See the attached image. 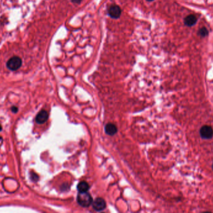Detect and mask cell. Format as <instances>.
Returning a JSON list of instances; mask_svg holds the SVG:
<instances>
[{
    "label": "cell",
    "mask_w": 213,
    "mask_h": 213,
    "mask_svg": "<svg viewBox=\"0 0 213 213\" xmlns=\"http://www.w3.org/2000/svg\"><path fill=\"white\" fill-rule=\"evenodd\" d=\"M77 201L79 205L87 207L92 204V198L87 192L79 193L77 197Z\"/></svg>",
    "instance_id": "obj_1"
},
{
    "label": "cell",
    "mask_w": 213,
    "mask_h": 213,
    "mask_svg": "<svg viewBox=\"0 0 213 213\" xmlns=\"http://www.w3.org/2000/svg\"><path fill=\"white\" fill-rule=\"evenodd\" d=\"M22 65V60L18 56H14L10 58L6 64L7 68L11 71L18 69Z\"/></svg>",
    "instance_id": "obj_2"
},
{
    "label": "cell",
    "mask_w": 213,
    "mask_h": 213,
    "mask_svg": "<svg viewBox=\"0 0 213 213\" xmlns=\"http://www.w3.org/2000/svg\"><path fill=\"white\" fill-rule=\"evenodd\" d=\"M200 135L203 139H211L213 136V129L209 126H204L200 129Z\"/></svg>",
    "instance_id": "obj_3"
},
{
    "label": "cell",
    "mask_w": 213,
    "mask_h": 213,
    "mask_svg": "<svg viewBox=\"0 0 213 213\" xmlns=\"http://www.w3.org/2000/svg\"><path fill=\"white\" fill-rule=\"evenodd\" d=\"M121 9L120 8L116 5H113L111 6L108 10L109 15L114 19L119 18L121 15Z\"/></svg>",
    "instance_id": "obj_4"
},
{
    "label": "cell",
    "mask_w": 213,
    "mask_h": 213,
    "mask_svg": "<svg viewBox=\"0 0 213 213\" xmlns=\"http://www.w3.org/2000/svg\"><path fill=\"white\" fill-rule=\"evenodd\" d=\"M93 208L97 211H101L106 207V203L103 198H98L92 203Z\"/></svg>",
    "instance_id": "obj_5"
},
{
    "label": "cell",
    "mask_w": 213,
    "mask_h": 213,
    "mask_svg": "<svg viewBox=\"0 0 213 213\" xmlns=\"http://www.w3.org/2000/svg\"><path fill=\"white\" fill-rule=\"evenodd\" d=\"M198 21L197 17L194 15H190L186 16L184 19V23L186 26L188 27H192L195 26Z\"/></svg>",
    "instance_id": "obj_6"
},
{
    "label": "cell",
    "mask_w": 213,
    "mask_h": 213,
    "mask_svg": "<svg viewBox=\"0 0 213 213\" xmlns=\"http://www.w3.org/2000/svg\"><path fill=\"white\" fill-rule=\"evenodd\" d=\"M49 114L45 110H41L39 112L38 115L36 117V121L39 124H42L46 122L48 119Z\"/></svg>",
    "instance_id": "obj_7"
},
{
    "label": "cell",
    "mask_w": 213,
    "mask_h": 213,
    "mask_svg": "<svg viewBox=\"0 0 213 213\" xmlns=\"http://www.w3.org/2000/svg\"><path fill=\"white\" fill-rule=\"evenodd\" d=\"M105 132L107 135L110 136H113L116 134V132H117V128L116 126L112 123H109L105 126Z\"/></svg>",
    "instance_id": "obj_8"
},
{
    "label": "cell",
    "mask_w": 213,
    "mask_h": 213,
    "mask_svg": "<svg viewBox=\"0 0 213 213\" xmlns=\"http://www.w3.org/2000/svg\"><path fill=\"white\" fill-rule=\"evenodd\" d=\"M89 184L86 182V181H82V182H80L77 186V190L79 193H84V192H87L88 190H89Z\"/></svg>",
    "instance_id": "obj_9"
},
{
    "label": "cell",
    "mask_w": 213,
    "mask_h": 213,
    "mask_svg": "<svg viewBox=\"0 0 213 213\" xmlns=\"http://www.w3.org/2000/svg\"><path fill=\"white\" fill-rule=\"evenodd\" d=\"M208 35H209V31H208V30L206 27H202L198 31V35L202 38L206 37L208 36Z\"/></svg>",
    "instance_id": "obj_10"
},
{
    "label": "cell",
    "mask_w": 213,
    "mask_h": 213,
    "mask_svg": "<svg viewBox=\"0 0 213 213\" xmlns=\"http://www.w3.org/2000/svg\"><path fill=\"white\" fill-rule=\"evenodd\" d=\"M31 179L34 181H36L38 179V175H36V174H33V176H31Z\"/></svg>",
    "instance_id": "obj_11"
},
{
    "label": "cell",
    "mask_w": 213,
    "mask_h": 213,
    "mask_svg": "<svg viewBox=\"0 0 213 213\" xmlns=\"http://www.w3.org/2000/svg\"><path fill=\"white\" fill-rule=\"evenodd\" d=\"M70 1H71L73 3H75V4H80V3H81L82 0H70Z\"/></svg>",
    "instance_id": "obj_12"
},
{
    "label": "cell",
    "mask_w": 213,
    "mask_h": 213,
    "mask_svg": "<svg viewBox=\"0 0 213 213\" xmlns=\"http://www.w3.org/2000/svg\"><path fill=\"white\" fill-rule=\"evenodd\" d=\"M11 110H12V111H13V113H17V112H18V108H17V107H15V106H13L12 108H11Z\"/></svg>",
    "instance_id": "obj_13"
},
{
    "label": "cell",
    "mask_w": 213,
    "mask_h": 213,
    "mask_svg": "<svg viewBox=\"0 0 213 213\" xmlns=\"http://www.w3.org/2000/svg\"><path fill=\"white\" fill-rule=\"evenodd\" d=\"M2 127L1 124H0V131H2Z\"/></svg>",
    "instance_id": "obj_14"
},
{
    "label": "cell",
    "mask_w": 213,
    "mask_h": 213,
    "mask_svg": "<svg viewBox=\"0 0 213 213\" xmlns=\"http://www.w3.org/2000/svg\"><path fill=\"white\" fill-rule=\"evenodd\" d=\"M147 1H148V2H152V1H153V0H147Z\"/></svg>",
    "instance_id": "obj_15"
},
{
    "label": "cell",
    "mask_w": 213,
    "mask_h": 213,
    "mask_svg": "<svg viewBox=\"0 0 213 213\" xmlns=\"http://www.w3.org/2000/svg\"><path fill=\"white\" fill-rule=\"evenodd\" d=\"M212 169H213V165H212Z\"/></svg>",
    "instance_id": "obj_16"
}]
</instances>
